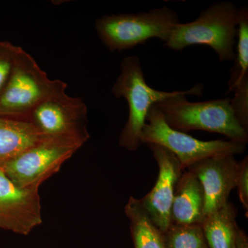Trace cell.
Masks as SVG:
<instances>
[{"instance_id":"8992f818","label":"cell","mask_w":248,"mask_h":248,"mask_svg":"<svg viewBox=\"0 0 248 248\" xmlns=\"http://www.w3.org/2000/svg\"><path fill=\"white\" fill-rule=\"evenodd\" d=\"M84 143L76 138H44L1 170L19 187L39 190Z\"/></svg>"},{"instance_id":"ba28073f","label":"cell","mask_w":248,"mask_h":248,"mask_svg":"<svg viewBox=\"0 0 248 248\" xmlns=\"http://www.w3.org/2000/svg\"><path fill=\"white\" fill-rule=\"evenodd\" d=\"M87 115L83 99L64 92L41 102L24 120L32 124L44 138H76L86 143L90 138Z\"/></svg>"},{"instance_id":"9a60e30c","label":"cell","mask_w":248,"mask_h":248,"mask_svg":"<svg viewBox=\"0 0 248 248\" xmlns=\"http://www.w3.org/2000/svg\"><path fill=\"white\" fill-rule=\"evenodd\" d=\"M135 248H166L164 233L152 221L140 200L130 197L124 208Z\"/></svg>"},{"instance_id":"ac0fdd59","label":"cell","mask_w":248,"mask_h":248,"mask_svg":"<svg viewBox=\"0 0 248 248\" xmlns=\"http://www.w3.org/2000/svg\"><path fill=\"white\" fill-rule=\"evenodd\" d=\"M19 48L11 42L0 41V93L11 76Z\"/></svg>"},{"instance_id":"7a4b0ae2","label":"cell","mask_w":248,"mask_h":248,"mask_svg":"<svg viewBox=\"0 0 248 248\" xmlns=\"http://www.w3.org/2000/svg\"><path fill=\"white\" fill-rule=\"evenodd\" d=\"M239 10L231 1L214 3L195 20L177 24L164 46L181 51L190 46L207 45L215 50L220 62L234 61Z\"/></svg>"},{"instance_id":"3957f363","label":"cell","mask_w":248,"mask_h":248,"mask_svg":"<svg viewBox=\"0 0 248 248\" xmlns=\"http://www.w3.org/2000/svg\"><path fill=\"white\" fill-rule=\"evenodd\" d=\"M179 22L174 10L164 6L138 14L104 16L95 22L99 38L111 52L135 48L152 38L166 42Z\"/></svg>"},{"instance_id":"30bf717a","label":"cell","mask_w":248,"mask_h":248,"mask_svg":"<svg viewBox=\"0 0 248 248\" xmlns=\"http://www.w3.org/2000/svg\"><path fill=\"white\" fill-rule=\"evenodd\" d=\"M159 167V174L149 193L140 200L153 223L164 234L171 225V207L178 181L184 172L172 152L157 144H146Z\"/></svg>"},{"instance_id":"7c38bea8","label":"cell","mask_w":248,"mask_h":248,"mask_svg":"<svg viewBox=\"0 0 248 248\" xmlns=\"http://www.w3.org/2000/svg\"><path fill=\"white\" fill-rule=\"evenodd\" d=\"M205 197L203 187L194 173L185 170L178 181L171 207V224H201Z\"/></svg>"},{"instance_id":"277c9868","label":"cell","mask_w":248,"mask_h":248,"mask_svg":"<svg viewBox=\"0 0 248 248\" xmlns=\"http://www.w3.org/2000/svg\"><path fill=\"white\" fill-rule=\"evenodd\" d=\"M67 84L49 79L35 59L20 47L6 86L0 93V117L24 120L45 99L66 92Z\"/></svg>"},{"instance_id":"9c48e42d","label":"cell","mask_w":248,"mask_h":248,"mask_svg":"<svg viewBox=\"0 0 248 248\" xmlns=\"http://www.w3.org/2000/svg\"><path fill=\"white\" fill-rule=\"evenodd\" d=\"M42 223L39 190L19 187L0 169V229L26 236Z\"/></svg>"},{"instance_id":"52a82bcc","label":"cell","mask_w":248,"mask_h":248,"mask_svg":"<svg viewBox=\"0 0 248 248\" xmlns=\"http://www.w3.org/2000/svg\"><path fill=\"white\" fill-rule=\"evenodd\" d=\"M141 144H157L172 152L184 170L191 165L210 156L242 154L246 145L218 140L202 141L169 126L164 116L153 104L148 111L141 135Z\"/></svg>"},{"instance_id":"5b68a950","label":"cell","mask_w":248,"mask_h":248,"mask_svg":"<svg viewBox=\"0 0 248 248\" xmlns=\"http://www.w3.org/2000/svg\"><path fill=\"white\" fill-rule=\"evenodd\" d=\"M120 75L112 88L117 98H124L128 105V118L121 132L120 146L135 151L141 146L142 130L148 111L153 104L172 97L179 91L165 92L150 87L144 78L140 58L129 56L121 63Z\"/></svg>"},{"instance_id":"5bb4252c","label":"cell","mask_w":248,"mask_h":248,"mask_svg":"<svg viewBox=\"0 0 248 248\" xmlns=\"http://www.w3.org/2000/svg\"><path fill=\"white\" fill-rule=\"evenodd\" d=\"M237 211L229 202L211 215L205 217L201 223L209 248H236L239 226Z\"/></svg>"},{"instance_id":"4fadbf2b","label":"cell","mask_w":248,"mask_h":248,"mask_svg":"<svg viewBox=\"0 0 248 248\" xmlns=\"http://www.w3.org/2000/svg\"><path fill=\"white\" fill-rule=\"evenodd\" d=\"M43 138L27 121L0 117V169Z\"/></svg>"},{"instance_id":"8fae6325","label":"cell","mask_w":248,"mask_h":248,"mask_svg":"<svg viewBox=\"0 0 248 248\" xmlns=\"http://www.w3.org/2000/svg\"><path fill=\"white\" fill-rule=\"evenodd\" d=\"M197 176L205 197L204 215H211L228 202L236 187L239 162L233 155H219L197 161L187 169Z\"/></svg>"},{"instance_id":"d6986e66","label":"cell","mask_w":248,"mask_h":248,"mask_svg":"<svg viewBox=\"0 0 248 248\" xmlns=\"http://www.w3.org/2000/svg\"><path fill=\"white\" fill-rule=\"evenodd\" d=\"M239 200L245 210H248V157L246 156L239 162V170L236 181Z\"/></svg>"},{"instance_id":"ffe728a7","label":"cell","mask_w":248,"mask_h":248,"mask_svg":"<svg viewBox=\"0 0 248 248\" xmlns=\"http://www.w3.org/2000/svg\"><path fill=\"white\" fill-rule=\"evenodd\" d=\"M236 248H248L247 235L240 228L236 237Z\"/></svg>"},{"instance_id":"e0dca14e","label":"cell","mask_w":248,"mask_h":248,"mask_svg":"<svg viewBox=\"0 0 248 248\" xmlns=\"http://www.w3.org/2000/svg\"><path fill=\"white\" fill-rule=\"evenodd\" d=\"M164 236L166 248H209L200 224H171Z\"/></svg>"},{"instance_id":"6da1fadb","label":"cell","mask_w":248,"mask_h":248,"mask_svg":"<svg viewBox=\"0 0 248 248\" xmlns=\"http://www.w3.org/2000/svg\"><path fill=\"white\" fill-rule=\"evenodd\" d=\"M203 88V84H197L187 91H179L155 105L168 125L174 130L185 133L191 130L219 133L230 141L247 145L248 130L235 117L231 98L202 102L187 100L186 95H202Z\"/></svg>"},{"instance_id":"2e32d148","label":"cell","mask_w":248,"mask_h":248,"mask_svg":"<svg viewBox=\"0 0 248 248\" xmlns=\"http://www.w3.org/2000/svg\"><path fill=\"white\" fill-rule=\"evenodd\" d=\"M234 63L228 81L230 92L241 84L248 83V8H239Z\"/></svg>"}]
</instances>
